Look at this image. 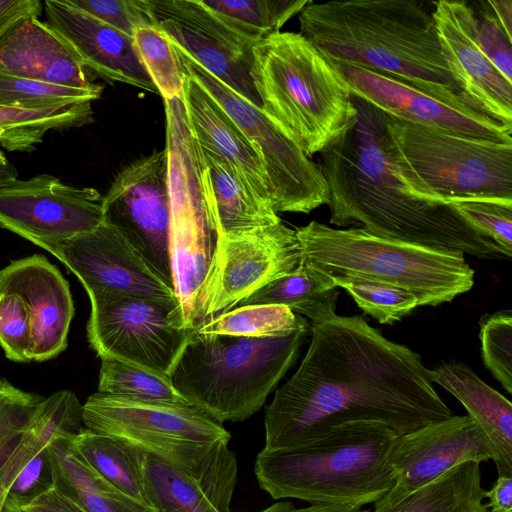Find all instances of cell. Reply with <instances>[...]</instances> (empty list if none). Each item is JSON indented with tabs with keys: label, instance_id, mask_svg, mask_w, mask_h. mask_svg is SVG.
Here are the masks:
<instances>
[{
	"label": "cell",
	"instance_id": "obj_1",
	"mask_svg": "<svg viewBox=\"0 0 512 512\" xmlns=\"http://www.w3.org/2000/svg\"><path fill=\"white\" fill-rule=\"evenodd\" d=\"M310 332L300 366L265 408L263 449L301 446L350 422L402 435L453 416L421 356L364 318L336 315Z\"/></svg>",
	"mask_w": 512,
	"mask_h": 512
},
{
	"label": "cell",
	"instance_id": "obj_2",
	"mask_svg": "<svg viewBox=\"0 0 512 512\" xmlns=\"http://www.w3.org/2000/svg\"><path fill=\"white\" fill-rule=\"evenodd\" d=\"M354 100L356 126L318 163L329 188L330 224H360L378 237L485 260L508 258L451 203L417 197L404 186L381 146L383 113Z\"/></svg>",
	"mask_w": 512,
	"mask_h": 512
},
{
	"label": "cell",
	"instance_id": "obj_3",
	"mask_svg": "<svg viewBox=\"0 0 512 512\" xmlns=\"http://www.w3.org/2000/svg\"><path fill=\"white\" fill-rule=\"evenodd\" d=\"M299 23V33L334 64L363 67L446 103L481 108L449 70L433 8L423 2L310 1L299 13Z\"/></svg>",
	"mask_w": 512,
	"mask_h": 512
},
{
	"label": "cell",
	"instance_id": "obj_4",
	"mask_svg": "<svg viewBox=\"0 0 512 512\" xmlns=\"http://www.w3.org/2000/svg\"><path fill=\"white\" fill-rule=\"evenodd\" d=\"M253 57L261 109L308 158L356 126L359 113L348 84L300 33L278 32L259 41Z\"/></svg>",
	"mask_w": 512,
	"mask_h": 512
},
{
	"label": "cell",
	"instance_id": "obj_5",
	"mask_svg": "<svg viewBox=\"0 0 512 512\" xmlns=\"http://www.w3.org/2000/svg\"><path fill=\"white\" fill-rule=\"evenodd\" d=\"M396 436L377 422L341 424L301 446L262 449L254 473L273 499L295 498L312 505L375 503L395 483L388 453Z\"/></svg>",
	"mask_w": 512,
	"mask_h": 512
},
{
	"label": "cell",
	"instance_id": "obj_6",
	"mask_svg": "<svg viewBox=\"0 0 512 512\" xmlns=\"http://www.w3.org/2000/svg\"><path fill=\"white\" fill-rule=\"evenodd\" d=\"M168 189L169 252L179 325L195 330L205 321L221 232L210 175L193 138L182 99H164Z\"/></svg>",
	"mask_w": 512,
	"mask_h": 512
},
{
	"label": "cell",
	"instance_id": "obj_7",
	"mask_svg": "<svg viewBox=\"0 0 512 512\" xmlns=\"http://www.w3.org/2000/svg\"><path fill=\"white\" fill-rule=\"evenodd\" d=\"M308 322L286 336L236 337L194 330L170 380L210 418L244 421L255 414L296 361Z\"/></svg>",
	"mask_w": 512,
	"mask_h": 512
},
{
	"label": "cell",
	"instance_id": "obj_8",
	"mask_svg": "<svg viewBox=\"0 0 512 512\" xmlns=\"http://www.w3.org/2000/svg\"><path fill=\"white\" fill-rule=\"evenodd\" d=\"M300 263L331 278L357 277L402 287L419 306L451 302L474 285L464 254L378 237L361 228L335 229L317 221L295 230Z\"/></svg>",
	"mask_w": 512,
	"mask_h": 512
},
{
	"label": "cell",
	"instance_id": "obj_9",
	"mask_svg": "<svg viewBox=\"0 0 512 512\" xmlns=\"http://www.w3.org/2000/svg\"><path fill=\"white\" fill-rule=\"evenodd\" d=\"M381 146L415 196L512 203V143L464 137L383 113Z\"/></svg>",
	"mask_w": 512,
	"mask_h": 512
},
{
	"label": "cell",
	"instance_id": "obj_10",
	"mask_svg": "<svg viewBox=\"0 0 512 512\" xmlns=\"http://www.w3.org/2000/svg\"><path fill=\"white\" fill-rule=\"evenodd\" d=\"M84 426L155 455L193 477L237 464L230 433L189 404L96 392L83 404Z\"/></svg>",
	"mask_w": 512,
	"mask_h": 512
},
{
	"label": "cell",
	"instance_id": "obj_11",
	"mask_svg": "<svg viewBox=\"0 0 512 512\" xmlns=\"http://www.w3.org/2000/svg\"><path fill=\"white\" fill-rule=\"evenodd\" d=\"M173 46L184 74L203 86L257 150L274 210L308 214L321 205H328L329 188L318 163L308 158L260 107L238 95Z\"/></svg>",
	"mask_w": 512,
	"mask_h": 512
},
{
	"label": "cell",
	"instance_id": "obj_12",
	"mask_svg": "<svg viewBox=\"0 0 512 512\" xmlns=\"http://www.w3.org/2000/svg\"><path fill=\"white\" fill-rule=\"evenodd\" d=\"M88 341L113 357L170 378L194 330L179 325L178 302L109 292L89 294Z\"/></svg>",
	"mask_w": 512,
	"mask_h": 512
},
{
	"label": "cell",
	"instance_id": "obj_13",
	"mask_svg": "<svg viewBox=\"0 0 512 512\" xmlns=\"http://www.w3.org/2000/svg\"><path fill=\"white\" fill-rule=\"evenodd\" d=\"M103 222L117 229L171 287L166 148L125 166L103 197Z\"/></svg>",
	"mask_w": 512,
	"mask_h": 512
},
{
	"label": "cell",
	"instance_id": "obj_14",
	"mask_svg": "<svg viewBox=\"0 0 512 512\" xmlns=\"http://www.w3.org/2000/svg\"><path fill=\"white\" fill-rule=\"evenodd\" d=\"M154 26L238 95L261 108L251 76L258 43L234 31L200 0H144Z\"/></svg>",
	"mask_w": 512,
	"mask_h": 512
},
{
	"label": "cell",
	"instance_id": "obj_15",
	"mask_svg": "<svg viewBox=\"0 0 512 512\" xmlns=\"http://www.w3.org/2000/svg\"><path fill=\"white\" fill-rule=\"evenodd\" d=\"M103 223V196L41 174L0 187V226L39 246L89 232Z\"/></svg>",
	"mask_w": 512,
	"mask_h": 512
},
{
	"label": "cell",
	"instance_id": "obj_16",
	"mask_svg": "<svg viewBox=\"0 0 512 512\" xmlns=\"http://www.w3.org/2000/svg\"><path fill=\"white\" fill-rule=\"evenodd\" d=\"M300 260L296 232L282 222L222 235L205 321L235 308L257 290L291 273Z\"/></svg>",
	"mask_w": 512,
	"mask_h": 512
},
{
	"label": "cell",
	"instance_id": "obj_17",
	"mask_svg": "<svg viewBox=\"0 0 512 512\" xmlns=\"http://www.w3.org/2000/svg\"><path fill=\"white\" fill-rule=\"evenodd\" d=\"M65 264L87 294L109 292L154 300L177 301L173 287L140 256L114 227L39 245Z\"/></svg>",
	"mask_w": 512,
	"mask_h": 512
},
{
	"label": "cell",
	"instance_id": "obj_18",
	"mask_svg": "<svg viewBox=\"0 0 512 512\" xmlns=\"http://www.w3.org/2000/svg\"><path fill=\"white\" fill-rule=\"evenodd\" d=\"M334 65L355 98L384 114L455 135L512 143V127L492 118L479 107L446 103L363 67Z\"/></svg>",
	"mask_w": 512,
	"mask_h": 512
},
{
	"label": "cell",
	"instance_id": "obj_19",
	"mask_svg": "<svg viewBox=\"0 0 512 512\" xmlns=\"http://www.w3.org/2000/svg\"><path fill=\"white\" fill-rule=\"evenodd\" d=\"M492 456L487 437L468 415L451 416L397 435L388 453L395 483L384 497L375 502V508L395 504L461 463H480L492 459Z\"/></svg>",
	"mask_w": 512,
	"mask_h": 512
},
{
	"label": "cell",
	"instance_id": "obj_20",
	"mask_svg": "<svg viewBox=\"0 0 512 512\" xmlns=\"http://www.w3.org/2000/svg\"><path fill=\"white\" fill-rule=\"evenodd\" d=\"M432 5L444 59L461 90L492 118L512 127V82L482 51L474 9L456 0Z\"/></svg>",
	"mask_w": 512,
	"mask_h": 512
},
{
	"label": "cell",
	"instance_id": "obj_21",
	"mask_svg": "<svg viewBox=\"0 0 512 512\" xmlns=\"http://www.w3.org/2000/svg\"><path fill=\"white\" fill-rule=\"evenodd\" d=\"M47 23L67 42L81 64L107 81L157 93L133 37L80 10L69 0L43 3Z\"/></svg>",
	"mask_w": 512,
	"mask_h": 512
},
{
	"label": "cell",
	"instance_id": "obj_22",
	"mask_svg": "<svg viewBox=\"0 0 512 512\" xmlns=\"http://www.w3.org/2000/svg\"><path fill=\"white\" fill-rule=\"evenodd\" d=\"M0 291L18 293L27 305L32 361L52 359L66 348L73 300L68 282L44 256L16 260L0 270Z\"/></svg>",
	"mask_w": 512,
	"mask_h": 512
},
{
	"label": "cell",
	"instance_id": "obj_23",
	"mask_svg": "<svg viewBox=\"0 0 512 512\" xmlns=\"http://www.w3.org/2000/svg\"><path fill=\"white\" fill-rule=\"evenodd\" d=\"M0 73L71 88L99 86L67 42L36 16L20 20L0 39Z\"/></svg>",
	"mask_w": 512,
	"mask_h": 512
},
{
	"label": "cell",
	"instance_id": "obj_24",
	"mask_svg": "<svg viewBox=\"0 0 512 512\" xmlns=\"http://www.w3.org/2000/svg\"><path fill=\"white\" fill-rule=\"evenodd\" d=\"M182 101L189 130L199 146L226 162L252 191L272 205L257 150L219 103L186 74Z\"/></svg>",
	"mask_w": 512,
	"mask_h": 512
},
{
	"label": "cell",
	"instance_id": "obj_25",
	"mask_svg": "<svg viewBox=\"0 0 512 512\" xmlns=\"http://www.w3.org/2000/svg\"><path fill=\"white\" fill-rule=\"evenodd\" d=\"M142 470L150 504L158 512H232L237 464L197 478L142 451Z\"/></svg>",
	"mask_w": 512,
	"mask_h": 512
},
{
	"label": "cell",
	"instance_id": "obj_26",
	"mask_svg": "<svg viewBox=\"0 0 512 512\" xmlns=\"http://www.w3.org/2000/svg\"><path fill=\"white\" fill-rule=\"evenodd\" d=\"M432 383L456 397L487 437L498 476L512 477V404L465 363H442L427 369Z\"/></svg>",
	"mask_w": 512,
	"mask_h": 512
},
{
	"label": "cell",
	"instance_id": "obj_27",
	"mask_svg": "<svg viewBox=\"0 0 512 512\" xmlns=\"http://www.w3.org/2000/svg\"><path fill=\"white\" fill-rule=\"evenodd\" d=\"M65 440L118 492L152 507L146 492L140 449L86 427Z\"/></svg>",
	"mask_w": 512,
	"mask_h": 512
},
{
	"label": "cell",
	"instance_id": "obj_28",
	"mask_svg": "<svg viewBox=\"0 0 512 512\" xmlns=\"http://www.w3.org/2000/svg\"><path fill=\"white\" fill-rule=\"evenodd\" d=\"M480 463H461L393 505L374 512H490Z\"/></svg>",
	"mask_w": 512,
	"mask_h": 512
},
{
	"label": "cell",
	"instance_id": "obj_29",
	"mask_svg": "<svg viewBox=\"0 0 512 512\" xmlns=\"http://www.w3.org/2000/svg\"><path fill=\"white\" fill-rule=\"evenodd\" d=\"M337 288L329 275L299 263L294 271L257 290L238 306L284 305L317 325L336 316Z\"/></svg>",
	"mask_w": 512,
	"mask_h": 512
},
{
	"label": "cell",
	"instance_id": "obj_30",
	"mask_svg": "<svg viewBox=\"0 0 512 512\" xmlns=\"http://www.w3.org/2000/svg\"><path fill=\"white\" fill-rule=\"evenodd\" d=\"M201 150L210 175L221 235L282 222L272 205L252 191L226 162Z\"/></svg>",
	"mask_w": 512,
	"mask_h": 512
},
{
	"label": "cell",
	"instance_id": "obj_31",
	"mask_svg": "<svg viewBox=\"0 0 512 512\" xmlns=\"http://www.w3.org/2000/svg\"><path fill=\"white\" fill-rule=\"evenodd\" d=\"M92 102L53 107L0 106L1 146L9 151L30 152L50 130L81 127L92 121Z\"/></svg>",
	"mask_w": 512,
	"mask_h": 512
},
{
	"label": "cell",
	"instance_id": "obj_32",
	"mask_svg": "<svg viewBox=\"0 0 512 512\" xmlns=\"http://www.w3.org/2000/svg\"><path fill=\"white\" fill-rule=\"evenodd\" d=\"M53 483L87 512H158L118 492L81 457H61L52 469Z\"/></svg>",
	"mask_w": 512,
	"mask_h": 512
},
{
	"label": "cell",
	"instance_id": "obj_33",
	"mask_svg": "<svg viewBox=\"0 0 512 512\" xmlns=\"http://www.w3.org/2000/svg\"><path fill=\"white\" fill-rule=\"evenodd\" d=\"M225 24L242 36L259 42L280 32L309 0H200Z\"/></svg>",
	"mask_w": 512,
	"mask_h": 512
},
{
	"label": "cell",
	"instance_id": "obj_34",
	"mask_svg": "<svg viewBox=\"0 0 512 512\" xmlns=\"http://www.w3.org/2000/svg\"><path fill=\"white\" fill-rule=\"evenodd\" d=\"M307 323V320L279 304L237 306L212 317L195 329L198 333L236 337L286 336Z\"/></svg>",
	"mask_w": 512,
	"mask_h": 512
},
{
	"label": "cell",
	"instance_id": "obj_35",
	"mask_svg": "<svg viewBox=\"0 0 512 512\" xmlns=\"http://www.w3.org/2000/svg\"><path fill=\"white\" fill-rule=\"evenodd\" d=\"M100 359L98 392L144 401L189 404L169 377L117 358Z\"/></svg>",
	"mask_w": 512,
	"mask_h": 512
},
{
	"label": "cell",
	"instance_id": "obj_36",
	"mask_svg": "<svg viewBox=\"0 0 512 512\" xmlns=\"http://www.w3.org/2000/svg\"><path fill=\"white\" fill-rule=\"evenodd\" d=\"M132 37L140 59L163 99H182L184 72L169 38L153 25L138 27Z\"/></svg>",
	"mask_w": 512,
	"mask_h": 512
},
{
	"label": "cell",
	"instance_id": "obj_37",
	"mask_svg": "<svg viewBox=\"0 0 512 512\" xmlns=\"http://www.w3.org/2000/svg\"><path fill=\"white\" fill-rule=\"evenodd\" d=\"M335 285L347 291L358 307L380 324L391 325L419 307L417 297L395 285L357 278H333Z\"/></svg>",
	"mask_w": 512,
	"mask_h": 512
},
{
	"label": "cell",
	"instance_id": "obj_38",
	"mask_svg": "<svg viewBox=\"0 0 512 512\" xmlns=\"http://www.w3.org/2000/svg\"><path fill=\"white\" fill-rule=\"evenodd\" d=\"M102 87L71 88L0 73V106L44 108L64 104L94 101L100 98Z\"/></svg>",
	"mask_w": 512,
	"mask_h": 512
},
{
	"label": "cell",
	"instance_id": "obj_39",
	"mask_svg": "<svg viewBox=\"0 0 512 512\" xmlns=\"http://www.w3.org/2000/svg\"><path fill=\"white\" fill-rule=\"evenodd\" d=\"M484 365L509 393H512V312L500 310L479 321Z\"/></svg>",
	"mask_w": 512,
	"mask_h": 512
},
{
	"label": "cell",
	"instance_id": "obj_40",
	"mask_svg": "<svg viewBox=\"0 0 512 512\" xmlns=\"http://www.w3.org/2000/svg\"><path fill=\"white\" fill-rule=\"evenodd\" d=\"M458 213L480 234L512 255V203L471 199L451 203Z\"/></svg>",
	"mask_w": 512,
	"mask_h": 512
},
{
	"label": "cell",
	"instance_id": "obj_41",
	"mask_svg": "<svg viewBox=\"0 0 512 512\" xmlns=\"http://www.w3.org/2000/svg\"><path fill=\"white\" fill-rule=\"evenodd\" d=\"M0 345L7 358L30 362L31 321L22 297L11 291H0Z\"/></svg>",
	"mask_w": 512,
	"mask_h": 512
},
{
	"label": "cell",
	"instance_id": "obj_42",
	"mask_svg": "<svg viewBox=\"0 0 512 512\" xmlns=\"http://www.w3.org/2000/svg\"><path fill=\"white\" fill-rule=\"evenodd\" d=\"M43 398L0 379V465L23 433Z\"/></svg>",
	"mask_w": 512,
	"mask_h": 512
},
{
	"label": "cell",
	"instance_id": "obj_43",
	"mask_svg": "<svg viewBox=\"0 0 512 512\" xmlns=\"http://www.w3.org/2000/svg\"><path fill=\"white\" fill-rule=\"evenodd\" d=\"M69 1L80 10L131 37L138 27L154 26L144 0Z\"/></svg>",
	"mask_w": 512,
	"mask_h": 512
},
{
	"label": "cell",
	"instance_id": "obj_44",
	"mask_svg": "<svg viewBox=\"0 0 512 512\" xmlns=\"http://www.w3.org/2000/svg\"><path fill=\"white\" fill-rule=\"evenodd\" d=\"M20 441L26 457L9 490L8 499L23 504L52 484L46 449L30 442L22 434Z\"/></svg>",
	"mask_w": 512,
	"mask_h": 512
},
{
	"label": "cell",
	"instance_id": "obj_45",
	"mask_svg": "<svg viewBox=\"0 0 512 512\" xmlns=\"http://www.w3.org/2000/svg\"><path fill=\"white\" fill-rule=\"evenodd\" d=\"M477 38L486 57L512 82V39L507 37L490 7H483L481 19L477 16Z\"/></svg>",
	"mask_w": 512,
	"mask_h": 512
},
{
	"label": "cell",
	"instance_id": "obj_46",
	"mask_svg": "<svg viewBox=\"0 0 512 512\" xmlns=\"http://www.w3.org/2000/svg\"><path fill=\"white\" fill-rule=\"evenodd\" d=\"M17 506L22 512H87L77 500L54 483Z\"/></svg>",
	"mask_w": 512,
	"mask_h": 512
},
{
	"label": "cell",
	"instance_id": "obj_47",
	"mask_svg": "<svg viewBox=\"0 0 512 512\" xmlns=\"http://www.w3.org/2000/svg\"><path fill=\"white\" fill-rule=\"evenodd\" d=\"M42 10L39 0H0V39L20 20L39 17Z\"/></svg>",
	"mask_w": 512,
	"mask_h": 512
},
{
	"label": "cell",
	"instance_id": "obj_48",
	"mask_svg": "<svg viewBox=\"0 0 512 512\" xmlns=\"http://www.w3.org/2000/svg\"><path fill=\"white\" fill-rule=\"evenodd\" d=\"M24 462V452L21 447L15 443L11 451L0 465V512H2L9 490L16 474Z\"/></svg>",
	"mask_w": 512,
	"mask_h": 512
},
{
	"label": "cell",
	"instance_id": "obj_49",
	"mask_svg": "<svg viewBox=\"0 0 512 512\" xmlns=\"http://www.w3.org/2000/svg\"><path fill=\"white\" fill-rule=\"evenodd\" d=\"M485 494L490 512H512V477L498 476L493 487Z\"/></svg>",
	"mask_w": 512,
	"mask_h": 512
},
{
	"label": "cell",
	"instance_id": "obj_50",
	"mask_svg": "<svg viewBox=\"0 0 512 512\" xmlns=\"http://www.w3.org/2000/svg\"><path fill=\"white\" fill-rule=\"evenodd\" d=\"M260 512H370L362 506L347 504H316L305 508H296L291 502H278Z\"/></svg>",
	"mask_w": 512,
	"mask_h": 512
},
{
	"label": "cell",
	"instance_id": "obj_51",
	"mask_svg": "<svg viewBox=\"0 0 512 512\" xmlns=\"http://www.w3.org/2000/svg\"><path fill=\"white\" fill-rule=\"evenodd\" d=\"M490 6L496 20L499 25L506 33L509 39H512L511 36V24H512V1L504 0V1H487Z\"/></svg>",
	"mask_w": 512,
	"mask_h": 512
},
{
	"label": "cell",
	"instance_id": "obj_52",
	"mask_svg": "<svg viewBox=\"0 0 512 512\" xmlns=\"http://www.w3.org/2000/svg\"><path fill=\"white\" fill-rule=\"evenodd\" d=\"M17 176L18 173L15 167L8 161L0 149V187L18 180Z\"/></svg>",
	"mask_w": 512,
	"mask_h": 512
},
{
	"label": "cell",
	"instance_id": "obj_53",
	"mask_svg": "<svg viewBox=\"0 0 512 512\" xmlns=\"http://www.w3.org/2000/svg\"><path fill=\"white\" fill-rule=\"evenodd\" d=\"M2 512H18V507L13 501L7 498Z\"/></svg>",
	"mask_w": 512,
	"mask_h": 512
},
{
	"label": "cell",
	"instance_id": "obj_54",
	"mask_svg": "<svg viewBox=\"0 0 512 512\" xmlns=\"http://www.w3.org/2000/svg\"><path fill=\"white\" fill-rule=\"evenodd\" d=\"M1 137H2V131L0 130V140H1Z\"/></svg>",
	"mask_w": 512,
	"mask_h": 512
},
{
	"label": "cell",
	"instance_id": "obj_55",
	"mask_svg": "<svg viewBox=\"0 0 512 512\" xmlns=\"http://www.w3.org/2000/svg\"><path fill=\"white\" fill-rule=\"evenodd\" d=\"M17 505V504H16ZM18 507V506H17ZM18 512H22L19 508H18Z\"/></svg>",
	"mask_w": 512,
	"mask_h": 512
}]
</instances>
